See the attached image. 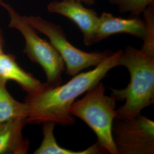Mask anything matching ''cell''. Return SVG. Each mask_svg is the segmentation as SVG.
I'll list each match as a JSON object with an SVG mask.
<instances>
[{
    "label": "cell",
    "mask_w": 154,
    "mask_h": 154,
    "mask_svg": "<svg viewBox=\"0 0 154 154\" xmlns=\"http://www.w3.org/2000/svg\"><path fill=\"white\" fill-rule=\"evenodd\" d=\"M122 50L106 58L93 70L78 73L64 85L51 87L46 83L39 91L28 94L24 102L27 106L28 124L40 125L51 122L63 126L75 125L70 109L79 97L97 85L112 69L119 66Z\"/></svg>",
    "instance_id": "cell-1"
},
{
    "label": "cell",
    "mask_w": 154,
    "mask_h": 154,
    "mask_svg": "<svg viewBox=\"0 0 154 154\" xmlns=\"http://www.w3.org/2000/svg\"><path fill=\"white\" fill-rule=\"evenodd\" d=\"M119 66L126 67L130 81L126 88H110L116 101H125L116 110V118L126 119L140 114L154 103V57L129 45L119 59Z\"/></svg>",
    "instance_id": "cell-2"
},
{
    "label": "cell",
    "mask_w": 154,
    "mask_h": 154,
    "mask_svg": "<svg viewBox=\"0 0 154 154\" xmlns=\"http://www.w3.org/2000/svg\"><path fill=\"white\" fill-rule=\"evenodd\" d=\"M105 90L104 84L100 82L88 90L82 99L75 101L70 111L93 131L97 142L107 154H118L112 135L116 100L111 95H106Z\"/></svg>",
    "instance_id": "cell-3"
},
{
    "label": "cell",
    "mask_w": 154,
    "mask_h": 154,
    "mask_svg": "<svg viewBox=\"0 0 154 154\" xmlns=\"http://www.w3.org/2000/svg\"><path fill=\"white\" fill-rule=\"evenodd\" d=\"M0 6L9 15V26L16 29L23 37L25 41L23 52L44 70L47 79L46 83L51 87L61 85L65 66L58 52L50 42L41 38L25 17L21 16L10 4L0 0Z\"/></svg>",
    "instance_id": "cell-4"
},
{
    "label": "cell",
    "mask_w": 154,
    "mask_h": 154,
    "mask_svg": "<svg viewBox=\"0 0 154 154\" xmlns=\"http://www.w3.org/2000/svg\"><path fill=\"white\" fill-rule=\"evenodd\" d=\"M34 29L49 39L65 63L66 74L74 76L83 70L96 67L114 52L106 50L102 51L85 52L77 49L67 40L61 26L39 16H24Z\"/></svg>",
    "instance_id": "cell-5"
},
{
    "label": "cell",
    "mask_w": 154,
    "mask_h": 154,
    "mask_svg": "<svg viewBox=\"0 0 154 154\" xmlns=\"http://www.w3.org/2000/svg\"><path fill=\"white\" fill-rule=\"evenodd\" d=\"M118 154H154V122L139 114L131 118H116L112 127Z\"/></svg>",
    "instance_id": "cell-6"
},
{
    "label": "cell",
    "mask_w": 154,
    "mask_h": 154,
    "mask_svg": "<svg viewBox=\"0 0 154 154\" xmlns=\"http://www.w3.org/2000/svg\"><path fill=\"white\" fill-rule=\"evenodd\" d=\"M50 13L68 18L74 22L82 32L83 42L87 46L95 43V31L99 16L93 9L85 7L77 0L53 1L48 5Z\"/></svg>",
    "instance_id": "cell-7"
},
{
    "label": "cell",
    "mask_w": 154,
    "mask_h": 154,
    "mask_svg": "<svg viewBox=\"0 0 154 154\" xmlns=\"http://www.w3.org/2000/svg\"><path fill=\"white\" fill-rule=\"evenodd\" d=\"M146 32L144 20L140 17L123 18L103 12L99 16L95 31V43L117 34H128L143 40Z\"/></svg>",
    "instance_id": "cell-8"
},
{
    "label": "cell",
    "mask_w": 154,
    "mask_h": 154,
    "mask_svg": "<svg viewBox=\"0 0 154 154\" xmlns=\"http://www.w3.org/2000/svg\"><path fill=\"white\" fill-rule=\"evenodd\" d=\"M26 119H13L0 123V154H28L29 140L24 138Z\"/></svg>",
    "instance_id": "cell-9"
},
{
    "label": "cell",
    "mask_w": 154,
    "mask_h": 154,
    "mask_svg": "<svg viewBox=\"0 0 154 154\" xmlns=\"http://www.w3.org/2000/svg\"><path fill=\"white\" fill-rule=\"evenodd\" d=\"M0 78L7 83H17L28 94L35 93L44 86L35 77L23 70L17 62L15 55L4 53L0 55Z\"/></svg>",
    "instance_id": "cell-10"
},
{
    "label": "cell",
    "mask_w": 154,
    "mask_h": 154,
    "mask_svg": "<svg viewBox=\"0 0 154 154\" xmlns=\"http://www.w3.org/2000/svg\"><path fill=\"white\" fill-rule=\"evenodd\" d=\"M42 125L43 140L38 148L34 151V154H107L97 142L91 146L81 151H72L62 147L57 142L54 135V130L57 124L48 122Z\"/></svg>",
    "instance_id": "cell-11"
},
{
    "label": "cell",
    "mask_w": 154,
    "mask_h": 154,
    "mask_svg": "<svg viewBox=\"0 0 154 154\" xmlns=\"http://www.w3.org/2000/svg\"><path fill=\"white\" fill-rule=\"evenodd\" d=\"M6 83L0 78V123L13 119H26L28 111L25 102L14 99L6 87Z\"/></svg>",
    "instance_id": "cell-12"
},
{
    "label": "cell",
    "mask_w": 154,
    "mask_h": 154,
    "mask_svg": "<svg viewBox=\"0 0 154 154\" xmlns=\"http://www.w3.org/2000/svg\"><path fill=\"white\" fill-rule=\"evenodd\" d=\"M142 14L146 23V32L140 49L147 54L154 57V4L149 6Z\"/></svg>",
    "instance_id": "cell-13"
},
{
    "label": "cell",
    "mask_w": 154,
    "mask_h": 154,
    "mask_svg": "<svg viewBox=\"0 0 154 154\" xmlns=\"http://www.w3.org/2000/svg\"><path fill=\"white\" fill-rule=\"evenodd\" d=\"M112 5L118 8L122 13H129L131 17H140L154 0H109Z\"/></svg>",
    "instance_id": "cell-14"
},
{
    "label": "cell",
    "mask_w": 154,
    "mask_h": 154,
    "mask_svg": "<svg viewBox=\"0 0 154 154\" xmlns=\"http://www.w3.org/2000/svg\"><path fill=\"white\" fill-rule=\"evenodd\" d=\"M4 44H5V41H4V36L2 34V32L0 29V55L4 53Z\"/></svg>",
    "instance_id": "cell-15"
},
{
    "label": "cell",
    "mask_w": 154,
    "mask_h": 154,
    "mask_svg": "<svg viewBox=\"0 0 154 154\" xmlns=\"http://www.w3.org/2000/svg\"><path fill=\"white\" fill-rule=\"evenodd\" d=\"M79 1L82 3H84L88 5H94L95 2V0H77Z\"/></svg>",
    "instance_id": "cell-16"
}]
</instances>
